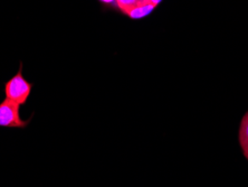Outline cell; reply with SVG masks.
Wrapping results in <instances>:
<instances>
[{"instance_id":"cell-1","label":"cell","mask_w":248,"mask_h":187,"mask_svg":"<svg viewBox=\"0 0 248 187\" xmlns=\"http://www.w3.org/2000/svg\"><path fill=\"white\" fill-rule=\"evenodd\" d=\"M32 90V83L24 78L23 75V64L20 63L19 71L15 74L12 79H9L3 84V92L5 99L15 102V103L24 105L27 103L29 95Z\"/></svg>"},{"instance_id":"cell-2","label":"cell","mask_w":248,"mask_h":187,"mask_svg":"<svg viewBox=\"0 0 248 187\" xmlns=\"http://www.w3.org/2000/svg\"><path fill=\"white\" fill-rule=\"evenodd\" d=\"M21 105L5 99L0 103V127L1 128H16V129H24L26 128L31 118L24 120L20 117Z\"/></svg>"},{"instance_id":"cell-3","label":"cell","mask_w":248,"mask_h":187,"mask_svg":"<svg viewBox=\"0 0 248 187\" xmlns=\"http://www.w3.org/2000/svg\"><path fill=\"white\" fill-rule=\"evenodd\" d=\"M156 6L153 5L149 0H142V1H138L136 6H133L124 15L132 18V19H141V18H144L152 14Z\"/></svg>"},{"instance_id":"cell-4","label":"cell","mask_w":248,"mask_h":187,"mask_svg":"<svg viewBox=\"0 0 248 187\" xmlns=\"http://www.w3.org/2000/svg\"><path fill=\"white\" fill-rule=\"evenodd\" d=\"M238 141L240 148H242L243 155L248 161V111L245 113V116L243 117L242 121H240Z\"/></svg>"},{"instance_id":"cell-5","label":"cell","mask_w":248,"mask_h":187,"mask_svg":"<svg viewBox=\"0 0 248 187\" xmlns=\"http://www.w3.org/2000/svg\"><path fill=\"white\" fill-rule=\"evenodd\" d=\"M138 0H115V5L118 8L121 10L123 14H125L127 10L136 6Z\"/></svg>"},{"instance_id":"cell-6","label":"cell","mask_w":248,"mask_h":187,"mask_svg":"<svg viewBox=\"0 0 248 187\" xmlns=\"http://www.w3.org/2000/svg\"><path fill=\"white\" fill-rule=\"evenodd\" d=\"M101 2L107 3V5H112V3H115V0H100Z\"/></svg>"},{"instance_id":"cell-7","label":"cell","mask_w":248,"mask_h":187,"mask_svg":"<svg viewBox=\"0 0 248 187\" xmlns=\"http://www.w3.org/2000/svg\"><path fill=\"white\" fill-rule=\"evenodd\" d=\"M149 1H150L151 3H153V5H155V6H158L159 3L162 1V0H149Z\"/></svg>"},{"instance_id":"cell-8","label":"cell","mask_w":248,"mask_h":187,"mask_svg":"<svg viewBox=\"0 0 248 187\" xmlns=\"http://www.w3.org/2000/svg\"><path fill=\"white\" fill-rule=\"evenodd\" d=\"M138 1H142V0H138Z\"/></svg>"}]
</instances>
